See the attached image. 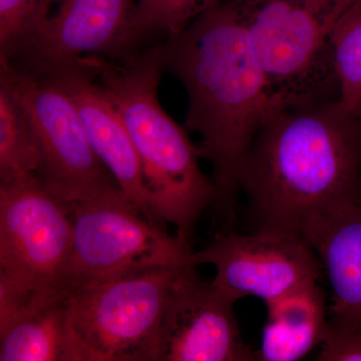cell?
<instances>
[{"label": "cell", "instance_id": "obj_1", "mask_svg": "<svg viewBox=\"0 0 361 361\" xmlns=\"http://www.w3.org/2000/svg\"><path fill=\"white\" fill-rule=\"evenodd\" d=\"M257 229L302 240L303 230L361 194V126L338 99L280 108L235 176Z\"/></svg>", "mask_w": 361, "mask_h": 361}, {"label": "cell", "instance_id": "obj_2", "mask_svg": "<svg viewBox=\"0 0 361 361\" xmlns=\"http://www.w3.org/2000/svg\"><path fill=\"white\" fill-rule=\"evenodd\" d=\"M160 47L164 68L186 90L185 129L199 135L201 158L212 164L214 205L231 219L240 163L263 123L283 106L228 0Z\"/></svg>", "mask_w": 361, "mask_h": 361}, {"label": "cell", "instance_id": "obj_3", "mask_svg": "<svg viewBox=\"0 0 361 361\" xmlns=\"http://www.w3.org/2000/svg\"><path fill=\"white\" fill-rule=\"evenodd\" d=\"M87 59L127 126L154 212L163 224L174 225L176 236L190 244L197 221L215 202L216 188L202 171L198 146L159 101L165 71L160 44L123 61Z\"/></svg>", "mask_w": 361, "mask_h": 361}, {"label": "cell", "instance_id": "obj_4", "mask_svg": "<svg viewBox=\"0 0 361 361\" xmlns=\"http://www.w3.org/2000/svg\"><path fill=\"white\" fill-rule=\"evenodd\" d=\"M283 108L339 99L332 40L355 0H228Z\"/></svg>", "mask_w": 361, "mask_h": 361}, {"label": "cell", "instance_id": "obj_5", "mask_svg": "<svg viewBox=\"0 0 361 361\" xmlns=\"http://www.w3.org/2000/svg\"><path fill=\"white\" fill-rule=\"evenodd\" d=\"M186 266L135 271L66 294L77 360L158 361L169 294Z\"/></svg>", "mask_w": 361, "mask_h": 361}, {"label": "cell", "instance_id": "obj_6", "mask_svg": "<svg viewBox=\"0 0 361 361\" xmlns=\"http://www.w3.org/2000/svg\"><path fill=\"white\" fill-rule=\"evenodd\" d=\"M73 238L71 207L35 176L0 184V305L65 294Z\"/></svg>", "mask_w": 361, "mask_h": 361}, {"label": "cell", "instance_id": "obj_7", "mask_svg": "<svg viewBox=\"0 0 361 361\" xmlns=\"http://www.w3.org/2000/svg\"><path fill=\"white\" fill-rule=\"evenodd\" d=\"M71 213L73 246L61 281L65 294L135 271L194 265L190 244L149 222L123 191L78 202Z\"/></svg>", "mask_w": 361, "mask_h": 361}, {"label": "cell", "instance_id": "obj_8", "mask_svg": "<svg viewBox=\"0 0 361 361\" xmlns=\"http://www.w3.org/2000/svg\"><path fill=\"white\" fill-rule=\"evenodd\" d=\"M0 78L25 106L39 142L37 178L73 207L78 202L122 191L92 149L70 94L44 73L0 56Z\"/></svg>", "mask_w": 361, "mask_h": 361}, {"label": "cell", "instance_id": "obj_9", "mask_svg": "<svg viewBox=\"0 0 361 361\" xmlns=\"http://www.w3.org/2000/svg\"><path fill=\"white\" fill-rule=\"evenodd\" d=\"M135 0H40L8 54L33 66L89 56L123 61L137 52L133 37Z\"/></svg>", "mask_w": 361, "mask_h": 361}, {"label": "cell", "instance_id": "obj_10", "mask_svg": "<svg viewBox=\"0 0 361 361\" xmlns=\"http://www.w3.org/2000/svg\"><path fill=\"white\" fill-rule=\"evenodd\" d=\"M192 263L211 264L212 283L238 301L255 296L264 302L300 285L319 281L322 264L303 240L290 235L256 230L250 235L221 232L200 251Z\"/></svg>", "mask_w": 361, "mask_h": 361}, {"label": "cell", "instance_id": "obj_11", "mask_svg": "<svg viewBox=\"0 0 361 361\" xmlns=\"http://www.w3.org/2000/svg\"><path fill=\"white\" fill-rule=\"evenodd\" d=\"M236 302L202 279L197 266L183 268L169 294L158 361L256 360L240 334Z\"/></svg>", "mask_w": 361, "mask_h": 361}, {"label": "cell", "instance_id": "obj_12", "mask_svg": "<svg viewBox=\"0 0 361 361\" xmlns=\"http://www.w3.org/2000/svg\"><path fill=\"white\" fill-rule=\"evenodd\" d=\"M25 68L44 73L70 94L99 160L142 215L164 227L152 208L141 163L127 126L110 94L97 82L89 59H68Z\"/></svg>", "mask_w": 361, "mask_h": 361}, {"label": "cell", "instance_id": "obj_13", "mask_svg": "<svg viewBox=\"0 0 361 361\" xmlns=\"http://www.w3.org/2000/svg\"><path fill=\"white\" fill-rule=\"evenodd\" d=\"M302 240L329 281V322L361 329V194L310 222Z\"/></svg>", "mask_w": 361, "mask_h": 361}, {"label": "cell", "instance_id": "obj_14", "mask_svg": "<svg viewBox=\"0 0 361 361\" xmlns=\"http://www.w3.org/2000/svg\"><path fill=\"white\" fill-rule=\"evenodd\" d=\"M265 304L267 319L256 360L297 361L322 344L329 313L319 281L300 285Z\"/></svg>", "mask_w": 361, "mask_h": 361}, {"label": "cell", "instance_id": "obj_15", "mask_svg": "<svg viewBox=\"0 0 361 361\" xmlns=\"http://www.w3.org/2000/svg\"><path fill=\"white\" fill-rule=\"evenodd\" d=\"M0 361H78L66 294L0 322Z\"/></svg>", "mask_w": 361, "mask_h": 361}, {"label": "cell", "instance_id": "obj_16", "mask_svg": "<svg viewBox=\"0 0 361 361\" xmlns=\"http://www.w3.org/2000/svg\"><path fill=\"white\" fill-rule=\"evenodd\" d=\"M40 164L32 120L11 85L0 78V184L37 177Z\"/></svg>", "mask_w": 361, "mask_h": 361}, {"label": "cell", "instance_id": "obj_17", "mask_svg": "<svg viewBox=\"0 0 361 361\" xmlns=\"http://www.w3.org/2000/svg\"><path fill=\"white\" fill-rule=\"evenodd\" d=\"M223 0H135L133 37L135 47L149 37L172 39Z\"/></svg>", "mask_w": 361, "mask_h": 361}, {"label": "cell", "instance_id": "obj_18", "mask_svg": "<svg viewBox=\"0 0 361 361\" xmlns=\"http://www.w3.org/2000/svg\"><path fill=\"white\" fill-rule=\"evenodd\" d=\"M332 58L339 103L355 114L361 106V0L353 2L337 26Z\"/></svg>", "mask_w": 361, "mask_h": 361}, {"label": "cell", "instance_id": "obj_19", "mask_svg": "<svg viewBox=\"0 0 361 361\" xmlns=\"http://www.w3.org/2000/svg\"><path fill=\"white\" fill-rule=\"evenodd\" d=\"M40 0H0V54H8L20 39Z\"/></svg>", "mask_w": 361, "mask_h": 361}, {"label": "cell", "instance_id": "obj_20", "mask_svg": "<svg viewBox=\"0 0 361 361\" xmlns=\"http://www.w3.org/2000/svg\"><path fill=\"white\" fill-rule=\"evenodd\" d=\"M317 360L361 361V329L341 326L329 322Z\"/></svg>", "mask_w": 361, "mask_h": 361}, {"label": "cell", "instance_id": "obj_21", "mask_svg": "<svg viewBox=\"0 0 361 361\" xmlns=\"http://www.w3.org/2000/svg\"><path fill=\"white\" fill-rule=\"evenodd\" d=\"M356 116V118H358V122H360L361 126V106H360V109H358L357 111L355 114Z\"/></svg>", "mask_w": 361, "mask_h": 361}]
</instances>
